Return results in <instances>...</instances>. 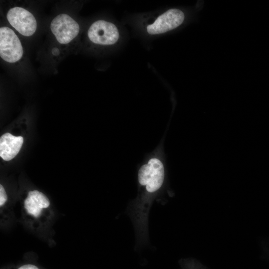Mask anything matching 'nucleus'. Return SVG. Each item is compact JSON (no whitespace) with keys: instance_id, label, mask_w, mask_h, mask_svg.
<instances>
[{"instance_id":"obj_5","label":"nucleus","mask_w":269,"mask_h":269,"mask_svg":"<svg viewBox=\"0 0 269 269\" xmlns=\"http://www.w3.org/2000/svg\"><path fill=\"white\" fill-rule=\"evenodd\" d=\"M6 18L10 24L25 36L32 35L36 30L37 22L34 16L23 7L11 8L7 13Z\"/></svg>"},{"instance_id":"obj_1","label":"nucleus","mask_w":269,"mask_h":269,"mask_svg":"<svg viewBox=\"0 0 269 269\" xmlns=\"http://www.w3.org/2000/svg\"><path fill=\"white\" fill-rule=\"evenodd\" d=\"M164 177L163 165L157 158L150 159L147 164L143 165L138 171L139 183L146 186L147 191L149 192H154L160 188Z\"/></svg>"},{"instance_id":"obj_7","label":"nucleus","mask_w":269,"mask_h":269,"mask_svg":"<svg viewBox=\"0 0 269 269\" xmlns=\"http://www.w3.org/2000/svg\"><path fill=\"white\" fill-rule=\"evenodd\" d=\"M23 142L21 136H15L10 133L2 134L0 138V156L5 161L11 160L19 152Z\"/></svg>"},{"instance_id":"obj_8","label":"nucleus","mask_w":269,"mask_h":269,"mask_svg":"<svg viewBox=\"0 0 269 269\" xmlns=\"http://www.w3.org/2000/svg\"><path fill=\"white\" fill-rule=\"evenodd\" d=\"M24 204L28 214L34 217H38L43 209L49 207L50 201L43 193L38 190H33L29 191Z\"/></svg>"},{"instance_id":"obj_3","label":"nucleus","mask_w":269,"mask_h":269,"mask_svg":"<svg viewBox=\"0 0 269 269\" xmlns=\"http://www.w3.org/2000/svg\"><path fill=\"white\" fill-rule=\"evenodd\" d=\"M88 36L90 40L95 44L111 45L118 41L120 33L118 28L113 23L99 20L90 26Z\"/></svg>"},{"instance_id":"obj_4","label":"nucleus","mask_w":269,"mask_h":269,"mask_svg":"<svg viewBox=\"0 0 269 269\" xmlns=\"http://www.w3.org/2000/svg\"><path fill=\"white\" fill-rule=\"evenodd\" d=\"M50 29L58 42L66 44L73 40L78 34V23L67 14H60L52 20Z\"/></svg>"},{"instance_id":"obj_6","label":"nucleus","mask_w":269,"mask_h":269,"mask_svg":"<svg viewBox=\"0 0 269 269\" xmlns=\"http://www.w3.org/2000/svg\"><path fill=\"white\" fill-rule=\"evenodd\" d=\"M184 18V14L181 10L170 9L157 17L152 23L148 25L146 31L151 35L165 33L180 26Z\"/></svg>"},{"instance_id":"obj_9","label":"nucleus","mask_w":269,"mask_h":269,"mask_svg":"<svg viewBox=\"0 0 269 269\" xmlns=\"http://www.w3.org/2000/svg\"><path fill=\"white\" fill-rule=\"evenodd\" d=\"M7 199V195L3 186L0 185V206H2L4 204Z\"/></svg>"},{"instance_id":"obj_2","label":"nucleus","mask_w":269,"mask_h":269,"mask_svg":"<svg viewBox=\"0 0 269 269\" xmlns=\"http://www.w3.org/2000/svg\"><path fill=\"white\" fill-rule=\"evenodd\" d=\"M23 55V48L19 39L10 28L5 26L0 28V56L5 61L14 63Z\"/></svg>"},{"instance_id":"obj_10","label":"nucleus","mask_w":269,"mask_h":269,"mask_svg":"<svg viewBox=\"0 0 269 269\" xmlns=\"http://www.w3.org/2000/svg\"><path fill=\"white\" fill-rule=\"evenodd\" d=\"M18 269H39L36 266L33 265H25L21 266Z\"/></svg>"},{"instance_id":"obj_11","label":"nucleus","mask_w":269,"mask_h":269,"mask_svg":"<svg viewBox=\"0 0 269 269\" xmlns=\"http://www.w3.org/2000/svg\"><path fill=\"white\" fill-rule=\"evenodd\" d=\"M52 53L54 55H57L59 54V51L58 49H57V48H54V49H53Z\"/></svg>"}]
</instances>
